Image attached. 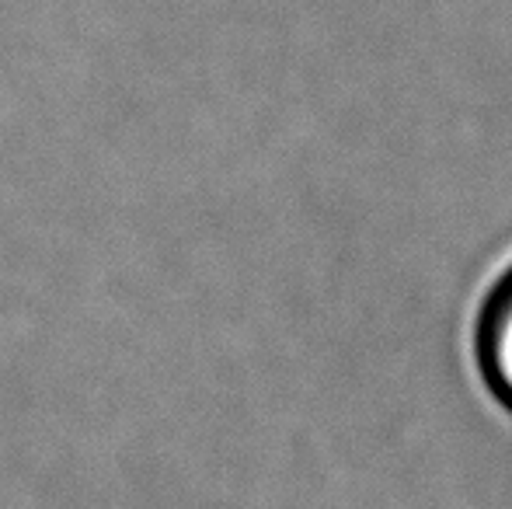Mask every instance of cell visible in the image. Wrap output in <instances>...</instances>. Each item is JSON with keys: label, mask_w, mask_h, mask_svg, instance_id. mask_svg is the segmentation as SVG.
Instances as JSON below:
<instances>
[{"label": "cell", "mask_w": 512, "mask_h": 509, "mask_svg": "<svg viewBox=\"0 0 512 509\" xmlns=\"http://www.w3.org/2000/svg\"><path fill=\"white\" fill-rule=\"evenodd\" d=\"M478 356L488 384L512 408V272L502 279V286L485 307L478 332Z\"/></svg>", "instance_id": "cell-1"}]
</instances>
